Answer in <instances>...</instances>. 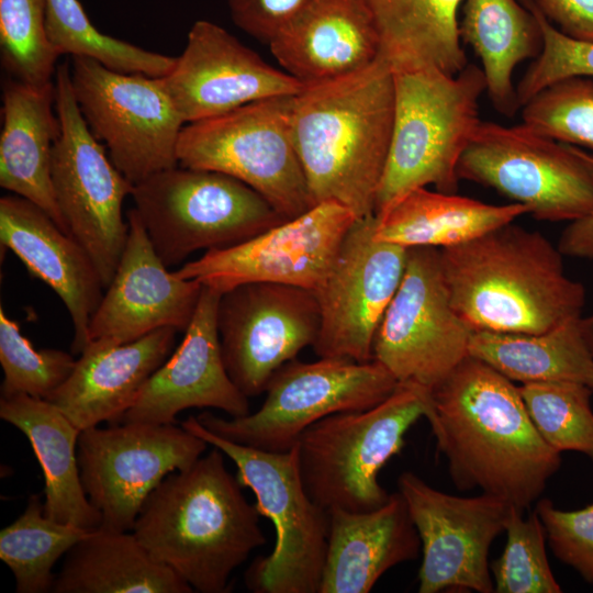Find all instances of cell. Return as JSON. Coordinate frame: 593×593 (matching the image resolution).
<instances>
[{
  "instance_id": "6da1fadb",
  "label": "cell",
  "mask_w": 593,
  "mask_h": 593,
  "mask_svg": "<svg viewBox=\"0 0 593 593\" xmlns=\"http://www.w3.org/2000/svg\"><path fill=\"white\" fill-rule=\"evenodd\" d=\"M430 398L427 421L455 486L523 512L539 500L561 456L538 433L513 381L469 355Z\"/></svg>"
},
{
  "instance_id": "7a4b0ae2",
  "label": "cell",
  "mask_w": 593,
  "mask_h": 593,
  "mask_svg": "<svg viewBox=\"0 0 593 593\" xmlns=\"http://www.w3.org/2000/svg\"><path fill=\"white\" fill-rule=\"evenodd\" d=\"M393 116V71L382 55L293 97L294 143L314 204L336 201L358 219L374 215Z\"/></svg>"
},
{
  "instance_id": "3957f363",
  "label": "cell",
  "mask_w": 593,
  "mask_h": 593,
  "mask_svg": "<svg viewBox=\"0 0 593 593\" xmlns=\"http://www.w3.org/2000/svg\"><path fill=\"white\" fill-rule=\"evenodd\" d=\"M213 447L167 475L148 495L132 533L193 591L225 593L233 571L266 544L260 514Z\"/></svg>"
},
{
  "instance_id": "277c9868",
  "label": "cell",
  "mask_w": 593,
  "mask_h": 593,
  "mask_svg": "<svg viewBox=\"0 0 593 593\" xmlns=\"http://www.w3.org/2000/svg\"><path fill=\"white\" fill-rule=\"evenodd\" d=\"M439 253L451 305L473 332L536 334L581 316L584 287L539 232L511 222Z\"/></svg>"
},
{
  "instance_id": "5b68a950",
  "label": "cell",
  "mask_w": 593,
  "mask_h": 593,
  "mask_svg": "<svg viewBox=\"0 0 593 593\" xmlns=\"http://www.w3.org/2000/svg\"><path fill=\"white\" fill-rule=\"evenodd\" d=\"M392 71L393 128L374 214L417 188L457 192L458 164L481 122L479 99L486 90L475 65L456 75L428 65Z\"/></svg>"
},
{
  "instance_id": "8992f818",
  "label": "cell",
  "mask_w": 593,
  "mask_h": 593,
  "mask_svg": "<svg viewBox=\"0 0 593 593\" xmlns=\"http://www.w3.org/2000/svg\"><path fill=\"white\" fill-rule=\"evenodd\" d=\"M430 413L428 389L399 382L373 407L336 413L312 424L295 445L307 494L326 511L381 507L391 493L378 480L380 470L401 452L411 426Z\"/></svg>"
},
{
  "instance_id": "52a82bcc",
  "label": "cell",
  "mask_w": 593,
  "mask_h": 593,
  "mask_svg": "<svg viewBox=\"0 0 593 593\" xmlns=\"http://www.w3.org/2000/svg\"><path fill=\"white\" fill-rule=\"evenodd\" d=\"M220 449L237 468V479L256 496V508L271 521L276 541L266 557L256 558L245 573L255 593H318L329 530L328 511L307 494L298 449L273 452L222 438L189 416L180 424Z\"/></svg>"
},
{
  "instance_id": "ba28073f",
  "label": "cell",
  "mask_w": 593,
  "mask_h": 593,
  "mask_svg": "<svg viewBox=\"0 0 593 593\" xmlns=\"http://www.w3.org/2000/svg\"><path fill=\"white\" fill-rule=\"evenodd\" d=\"M131 197L167 267L194 251L228 248L287 221L257 191L226 174L177 166L133 187Z\"/></svg>"
},
{
  "instance_id": "9c48e42d",
  "label": "cell",
  "mask_w": 593,
  "mask_h": 593,
  "mask_svg": "<svg viewBox=\"0 0 593 593\" xmlns=\"http://www.w3.org/2000/svg\"><path fill=\"white\" fill-rule=\"evenodd\" d=\"M294 96L273 97L188 123L177 147L179 166L214 170L246 183L286 220L312 201L292 130Z\"/></svg>"
},
{
  "instance_id": "30bf717a",
  "label": "cell",
  "mask_w": 593,
  "mask_h": 593,
  "mask_svg": "<svg viewBox=\"0 0 593 593\" xmlns=\"http://www.w3.org/2000/svg\"><path fill=\"white\" fill-rule=\"evenodd\" d=\"M399 382L379 361L320 357L293 359L270 379L259 410L223 418L211 412L197 417L211 433L257 449L283 452L317 421L342 412L365 411L390 396Z\"/></svg>"
},
{
  "instance_id": "8fae6325",
  "label": "cell",
  "mask_w": 593,
  "mask_h": 593,
  "mask_svg": "<svg viewBox=\"0 0 593 593\" xmlns=\"http://www.w3.org/2000/svg\"><path fill=\"white\" fill-rule=\"evenodd\" d=\"M459 179L494 189L534 219L577 221L593 211V158L524 123L481 121L458 164Z\"/></svg>"
},
{
  "instance_id": "7c38bea8",
  "label": "cell",
  "mask_w": 593,
  "mask_h": 593,
  "mask_svg": "<svg viewBox=\"0 0 593 593\" xmlns=\"http://www.w3.org/2000/svg\"><path fill=\"white\" fill-rule=\"evenodd\" d=\"M54 82L60 124L52 156L54 194L69 234L89 254L105 290L125 248L128 223L122 206L134 186L83 120L68 61L57 66Z\"/></svg>"
},
{
  "instance_id": "4fadbf2b",
  "label": "cell",
  "mask_w": 593,
  "mask_h": 593,
  "mask_svg": "<svg viewBox=\"0 0 593 593\" xmlns=\"http://www.w3.org/2000/svg\"><path fill=\"white\" fill-rule=\"evenodd\" d=\"M70 79L88 127L133 186L179 166L186 123L163 77L119 72L93 58L71 56Z\"/></svg>"
},
{
  "instance_id": "5bb4252c",
  "label": "cell",
  "mask_w": 593,
  "mask_h": 593,
  "mask_svg": "<svg viewBox=\"0 0 593 593\" xmlns=\"http://www.w3.org/2000/svg\"><path fill=\"white\" fill-rule=\"evenodd\" d=\"M209 444L175 424L122 422L81 430V482L102 516L99 528L132 532L148 495L170 473L194 463Z\"/></svg>"
},
{
  "instance_id": "9a60e30c",
  "label": "cell",
  "mask_w": 593,
  "mask_h": 593,
  "mask_svg": "<svg viewBox=\"0 0 593 593\" xmlns=\"http://www.w3.org/2000/svg\"><path fill=\"white\" fill-rule=\"evenodd\" d=\"M473 331L454 310L440 253L409 248L402 281L373 340V359L398 380L429 391L469 356Z\"/></svg>"
},
{
  "instance_id": "2e32d148",
  "label": "cell",
  "mask_w": 593,
  "mask_h": 593,
  "mask_svg": "<svg viewBox=\"0 0 593 593\" xmlns=\"http://www.w3.org/2000/svg\"><path fill=\"white\" fill-rule=\"evenodd\" d=\"M358 217L336 201L314 204L238 245L205 251L175 275L225 292L251 282H270L317 291Z\"/></svg>"
},
{
  "instance_id": "e0dca14e",
  "label": "cell",
  "mask_w": 593,
  "mask_h": 593,
  "mask_svg": "<svg viewBox=\"0 0 593 593\" xmlns=\"http://www.w3.org/2000/svg\"><path fill=\"white\" fill-rule=\"evenodd\" d=\"M321 325L314 291L251 282L221 294L217 329L226 371L247 396L265 393L272 376L313 347Z\"/></svg>"
},
{
  "instance_id": "ac0fdd59",
  "label": "cell",
  "mask_w": 593,
  "mask_h": 593,
  "mask_svg": "<svg viewBox=\"0 0 593 593\" xmlns=\"http://www.w3.org/2000/svg\"><path fill=\"white\" fill-rule=\"evenodd\" d=\"M398 489L421 539L418 592H494L489 551L512 504L486 493L447 494L411 471L400 474Z\"/></svg>"
},
{
  "instance_id": "d6986e66",
  "label": "cell",
  "mask_w": 593,
  "mask_h": 593,
  "mask_svg": "<svg viewBox=\"0 0 593 593\" xmlns=\"http://www.w3.org/2000/svg\"><path fill=\"white\" fill-rule=\"evenodd\" d=\"M374 215L357 219L329 275L315 291L321 325L318 357L373 360L380 322L402 281L409 248L373 236Z\"/></svg>"
},
{
  "instance_id": "ffe728a7",
  "label": "cell",
  "mask_w": 593,
  "mask_h": 593,
  "mask_svg": "<svg viewBox=\"0 0 593 593\" xmlns=\"http://www.w3.org/2000/svg\"><path fill=\"white\" fill-rule=\"evenodd\" d=\"M163 80L186 124L258 100L295 96L304 87L208 20L193 23L184 49Z\"/></svg>"
},
{
  "instance_id": "44dd1931",
  "label": "cell",
  "mask_w": 593,
  "mask_h": 593,
  "mask_svg": "<svg viewBox=\"0 0 593 593\" xmlns=\"http://www.w3.org/2000/svg\"><path fill=\"white\" fill-rule=\"evenodd\" d=\"M127 223L125 248L91 317L89 342L120 345L165 327L186 332L200 300L203 286L168 271L134 208Z\"/></svg>"
},
{
  "instance_id": "7402d4cb",
  "label": "cell",
  "mask_w": 593,
  "mask_h": 593,
  "mask_svg": "<svg viewBox=\"0 0 593 593\" xmlns=\"http://www.w3.org/2000/svg\"><path fill=\"white\" fill-rule=\"evenodd\" d=\"M221 294L203 286L181 344L145 382L120 423L175 424L180 412L192 407L216 409L232 417L249 413L248 398L230 378L222 357Z\"/></svg>"
},
{
  "instance_id": "603a6c76",
  "label": "cell",
  "mask_w": 593,
  "mask_h": 593,
  "mask_svg": "<svg viewBox=\"0 0 593 593\" xmlns=\"http://www.w3.org/2000/svg\"><path fill=\"white\" fill-rule=\"evenodd\" d=\"M0 239L33 278L60 298L72 323L71 353L81 354L104 290L89 254L44 210L15 194L0 199Z\"/></svg>"
},
{
  "instance_id": "cb8c5ba5",
  "label": "cell",
  "mask_w": 593,
  "mask_h": 593,
  "mask_svg": "<svg viewBox=\"0 0 593 593\" xmlns=\"http://www.w3.org/2000/svg\"><path fill=\"white\" fill-rule=\"evenodd\" d=\"M177 331H154L134 342L90 340L68 379L48 398L80 430L118 424L149 377L167 360Z\"/></svg>"
},
{
  "instance_id": "d4e9b609",
  "label": "cell",
  "mask_w": 593,
  "mask_h": 593,
  "mask_svg": "<svg viewBox=\"0 0 593 593\" xmlns=\"http://www.w3.org/2000/svg\"><path fill=\"white\" fill-rule=\"evenodd\" d=\"M269 47L284 71L304 86L359 71L382 55L365 0H312Z\"/></svg>"
},
{
  "instance_id": "484cf974",
  "label": "cell",
  "mask_w": 593,
  "mask_h": 593,
  "mask_svg": "<svg viewBox=\"0 0 593 593\" xmlns=\"http://www.w3.org/2000/svg\"><path fill=\"white\" fill-rule=\"evenodd\" d=\"M318 593H368L389 569L415 560L422 549L407 505L398 491L368 512L331 510Z\"/></svg>"
},
{
  "instance_id": "4316f807",
  "label": "cell",
  "mask_w": 593,
  "mask_h": 593,
  "mask_svg": "<svg viewBox=\"0 0 593 593\" xmlns=\"http://www.w3.org/2000/svg\"><path fill=\"white\" fill-rule=\"evenodd\" d=\"M59 133L55 82L33 86L8 77L2 83L0 186L40 206L69 234L52 181Z\"/></svg>"
},
{
  "instance_id": "83f0119b",
  "label": "cell",
  "mask_w": 593,
  "mask_h": 593,
  "mask_svg": "<svg viewBox=\"0 0 593 593\" xmlns=\"http://www.w3.org/2000/svg\"><path fill=\"white\" fill-rule=\"evenodd\" d=\"M0 417L26 436L38 460L45 480V515L86 530L98 529L102 516L80 477L81 430L52 402L27 394L0 396Z\"/></svg>"
},
{
  "instance_id": "f1b7e54d",
  "label": "cell",
  "mask_w": 593,
  "mask_h": 593,
  "mask_svg": "<svg viewBox=\"0 0 593 593\" xmlns=\"http://www.w3.org/2000/svg\"><path fill=\"white\" fill-rule=\"evenodd\" d=\"M526 213L518 203L495 205L417 188L374 214L373 236L406 248L441 249L474 239Z\"/></svg>"
},
{
  "instance_id": "f546056e",
  "label": "cell",
  "mask_w": 593,
  "mask_h": 593,
  "mask_svg": "<svg viewBox=\"0 0 593 593\" xmlns=\"http://www.w3.org/2000/svg\"><path fill=\"white\" fill-rule=\"evenodd\" d=\"M54 593H191L175 571L157 561L133 533L98 528L67 553Z\"/></svg>"
},
{
  "instance_id": "4dcf8cb0",
  "label": "cell",
  "mask_w": 593,
  "mask_h": 593,
  "mask_svg": "<svg viewBox=\"0 0 593 593\" xmlns=\"http://www.w3.org/2000/svg\"><path fill=\"white\" fill-rule=\"evenodd\" d=\"M462 11L460 38L482 63L485 91L493 107L512 116L521 108L513 72L518 64L540 54V25L517 0H465Z\"/></svg>"
},
{
  "instance_id": "1f68e13d",
  "label": "cell",
  "mask_w": 593,
  "mask_h": 593,
  "mask_svg": "<svg viewBox=\"0 0 593 593\" xmlns=\"http://www.w3.org/2000/svg\"><path fill=\"white\" fill-rule=\"evenodd\" d=\"M581 318H570L536 334L473 332L469 355L513 382L569 381L593 390V355Z\"/></svg>"
},
{
  "instance_id": "d6a6232c",
  "label": "cell",
  "mask_w": 593,
  "mask_h": 593,
  "mask_svg": "<svg viewBox=\"0 0 593 593\" xmlns=\"http://www.w3.org/2000/svg\"><path fill=\"white\" fill-rule=\"evenodd\" d=\"M463 0H365L392 68L428 65L456 75L468 64L459 34Z\"/></svg>"
},
{
  "instance_id": "836d02e7",
  "label": "cell",
  "mask_w": 593,
  "mask_h": 593,
  "mask_svg": "<svg viewBox=\"0 0 593 593\" xmlns=\"http://www.w3.org/2000/svg\"><path fill=\"white\" fill-rule=\"evenodd\" d=\"M91 530L47 517L38 494L0 532V559L11 570L18 593L52 592L53 567Z\"/></svg>"
},
{
  "instance_id": "e575fe53",
  "label": "cell",
  "mask_w": 593,
  "mask_h": 593,
  "mask_svg": "<svg viewBox=\"0 0 593 593\" xmlns=\"http://www.w3.org/2000/svg\"><path fill=\"white\" fill-rule=\"evenodd\" d=\"M46 30L61 55L86 56L125 74L165 77L176 57L144 49L99 31L79 0H46Z\"/></svg>"
},
{
  "instance_id": "d590c367",
  "label": "cell",
  "mask_w": 593,
  "mask_h": 593,
  "mask_svg": "<svg viewBox=\"0 0 593 593\" xmlns=\"http://www.w3.org/2000/svg\"><path fill=\"white\" fill-rule=\"evenodd\" d=\"M542 439L556 451H578L593 462V411L589 387L569 381L518 385Z\"/></svg>"
},
{
  "instance_id": "8d00e7d4",
  "label": "cell",
  "mask_w": 593,
  "mask_h": 593,
  "mask_svg": "<svg viewBox=\"0 0 593 593\" xmlns=\"http://www.w3.org/2000/svg\"><path fill=\"white\" fill-rule=\"evenodd\" d=\"M0 56L11 78L33 86L54 81L60 55L47 36L46 0H0Z\"/></svg>"
},
{
  "instance_id": "74e56055",
  "label": "cell",
  "mask_w": 593,
  "mask_h": 593,
  "mask_svg": "<svg viewBox=\"0 0 593 593\" xmlns=\"http://www.w3.org/2000/svg\"><path fill=\"white\" fill-rule=\"evenodd\" d=\"M511 505L505 529L506 544L501 557L490 563L496 593H560L546 553V532L534 512Z\"/></svg>"
},
{
  "instance_id": "f35d334b",
  "label": "cell",
  "mask_w": 593,
  "mask_h": 593,
  "mask_svg": "<svg viewBox=\"0 0 593 593\" xmlns=\"http://www.w3.org/2000/svg\"><path fill=\"white\" fill-rule=\"evenodd\" d=\"M76 360L60 349L34 348L18 322L0 306L1 396L27 394L48 400L71 374Z\"/></svg>"
},
{
  "instance_id": "ab89813d",
  "label": "cell",
  "mask_w": 593,
  "mask_h": 593,
  "mask_svg": "<svg viewBox=\"0 0 593 593\" xmlns=\"http://www.w3.org/2000/svg\"><path fill=\"white\" fill-rule=\"evenodd\" d=\"M523 123L575 147L593 150V78L561 79L523 105Z\"/></svg>"
},
{
  "instance_id": "60d3db41",
  "label": "cell",
  "mask_w": 593,
  "mask_h": 593,
  "mask_svg": "<svg viewBox=\"0 0 593 593\" xmlns=\"http://www.w3.org/2000/svg\"><path fill=\"white\" fill-rule=\"evenodd\" d=\"M536 16L542 48L516 86L521 107L546 87L569 77L593 78V43L581 42L562 34L529 0H521Z\"/></svg>"
},
{
  "instance_id": "b9f144b4",
  "label": "cell",
  "mask_w": 593,
  "mask_h": 593,
  "mask_svg": "<svg viewBox=\"0 0 593 593\" xmlns=\"http://www.w3.org/2000/svg\"><path fill=\"white\" fill-rule=\"evenodd\" d=\"M548 544L555 556L593 584V504L563 511L549 499L536 502Z\"/></svg>"
},
{
  "instance_id": "7bdbcfd3",
  "label": "cell",
  "mask_w": 593,
  "mask_h": 593,
  "mask_svg": "<svg viewBox=\"0 0 593 593\" xmlns=\"http://www.w3.org/2000/svg\"><path fill=\"white\" fill-rule=\"evenodd\" d=\"M226 1L233 23L268 45L312 2V0Z\"/></svg>"
},
{
  "instance_id": "ee69618b",
  "label": "cell",
  "mask_w": 593,
  "mask_h": 593,
  "mask_svg": "<svg viewBox=\"0 0 593 593\" xmlns=\"http://www.w3.org/2000/svg\"><path fill=\"white\" fill-rule=\"evenodd\" d=\"M562 34L593 43V0H529Z\"/></svg>"
},
{
  "instance_id": "f6af8a7d",
  "label": "cell",
  "mask_w": 593,
  "mask_h": 593,
  "mask_svg": "<svg viewBox=\"0 0 593 593\" xmlns=\"http://www.w3.org/2000/svg\"><path fill=\"white\" fill-rule=\"evenodd\" d=\"M558 248L563 256L593 258V211L570 222L560 236Z\"/></svg>"
},
{
  "instance_id": "bcb514c9",
  "label": "cell",
  "mask_w": 593,
  "mask_h": 593,
  "mask_svg": "<svg viewBox=\"0 0 593 593\" xmlns=\"http://www.w3.org/2000/svg\"><path fill=\"white\" fill-rule=\"evenodd\" d=\"M581 327L586 345L593 355V314L581 318Z\"/></svg>"
}]
</instances>
